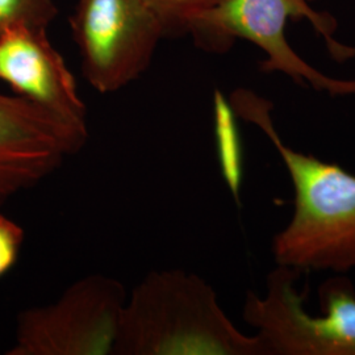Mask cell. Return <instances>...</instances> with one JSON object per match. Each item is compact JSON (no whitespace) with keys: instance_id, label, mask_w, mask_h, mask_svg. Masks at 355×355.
I'll return each mask as SVG.
<instances>
[{"instance_id":"obj_1","label":"cell","mask_w":355,"mask_h":355,"mask_svg":"<svg viewBox=\"0 0 355 355\" xmlns=\"http://www.w3.org/2000/svg\"><path fill=\"white\" fill-rule=\"evenodd\" d=\"M230 105L263 130L291 179L293 214L271 242L275 263L299 271L355 270V175L286 145L271 117L272 104L262 96L236 89Z\"/></svg>"},{"instance_id":"obj_2","label":"cell","mask_w":355,"mask_h":355,"mask_svg":"<svg viewBox=\"0 0 355 355\" xmlns=\"http://www.w3.org/2000/svg\"><path fill=\"white\" fill-rule=\"evenodd\" d=\"M114 354L271 355L234 327L214 288L182 270L153 271L124 305Z\"/></svg>"},{"instance_id":"obj_3","label":"cell","mask_w":355,"mask_h":355,"mask_svg":"<svg viewBox=\"0 0 355 355\" xmlns=\"http://www.w3.org/2000/svg\"><path fill=\"white\" fill-rule=\"evenodd\" d=\"M290 19H305L313 26L337 62L355 58V46L334 37L336 19L313 10L309 0H220L191 21L187 33L214 53L228 51L236 40L249 41L265 53L262 73H282L300 87L330 96H355V79L327 76L292 49L286 37Z\"/></svg>"},{"instance_id":"obj_4","label":"cell","mask_w":355,"mask_h":355,"mask_svg":"<svg viewBox=\"0 0 355 355\" xmlns=\"http://www.w3.org/2000/svg\"><path fill=\"white\" fill-rule=\"evenodd\" d=\"M302 271L277 267L267 277L266 293L248 292L243 320L258 330L271 355H355V287L331 277L318 288L321 315L306 312V293L296 282Z\"/></svg>"},{"instance_id":"obj_5","label":"cell","mask_w":355,"mask_h":355,"mask_svg":"<svg viewBox=\"0 0 355 355\" xmlns=\"http://www.w3.org/2000/svg\"><path fill=\"white\" fill-rule=\"evenodd\" d=\"M70 28L85 79L102 94L139 79L167 36L146 0H76Z\"/></svg>"},{"instance_id":"obj_6","label":"cell","mask_w":355,"mask_h":355,"mask_svg":"<svg viewBox=\"0 0 355 355\" xmlns=\"http://www.w3.org/2000/svg\"><path fill=\"white\" fill-rule=\"evenodd\" d=\"M127 292L117 279L89 275L53 304L23 311L8 355L114 354Z\"/></svg>"},{"instance_id":"obj_7","label":"cell","mask_w":355,"mask_h":355,"mask_svg":"<svg viewBox=\"0 0 355 355\" xmlns=\"http://www.w3.org/2000/svg\"><path fill=\"white\" fill-rule=\"evenodd\" d=\"M87 139V125L0 92V207L57 171Z\"/></svg>"},{"instance_id":"obj_8","label":"cell","mask_w":355,"mask_h":355,"mask_svg":"<svg viewBox=\"0 0 355 355\" xmlns=\"http://www.w3.org/2000/svg\"><path fill=\"white\" fill-rule=\"evenodd\" d=\"M0 80L15 95L79 125H87V107L76 78L46 28L15 26L0 33Z\"/></svg>"},{"instance_id":"obj_9","label":"cell","mask_w":355,"mask_h":355,"mask_svg":"<svg viewBox=\"0 0 355 355\" xmlns=\"http://www.w3.org/2000/svg\"><path fill=\"white\" fill-rule=\"evenodd\" d=\"M57 15L55 0H0V33L15 26L49 29Z\"/></svg>"},{"instance_id":"obj_10","label":"cell","mask_w":355,"mask_h":355,"mask_svg":"<svg viewBox=\"0 0 355 355\" xmlns=\"http://www.w3.org/2000/svg\"><path fill=\"white\" fill-rule=\"evenodd\" d=\"M161 19L166 33H187L191 21L220 0H146Z\"/></svg>"},{"instance_id":"obj_11","label":"cell","mask_w":355,"mask_h":355,"mask_svg":"<svg viewBox=\"0 0 355 355\" xmlns=\"http://www.w3.org/2000/svg\"><path fill=\"white\" fill-rule=\"evenodd\" d=\"M24 237V230L19 224L0 215V278L15 266Z\"/></svg>"},{"instance_id":"obj_12","label":"cell","mask_w":355,"mask_h":355,"mask_svg":"<svg viewBox=\"0 0 355 355\" xmlns=\"http://www.w3.org/2000/svg\"><path fill=\"white\" fill-rule=\"evenodd\" d=\"M309 1H313V0H309Z\"/></svg>"}]
</instances>
